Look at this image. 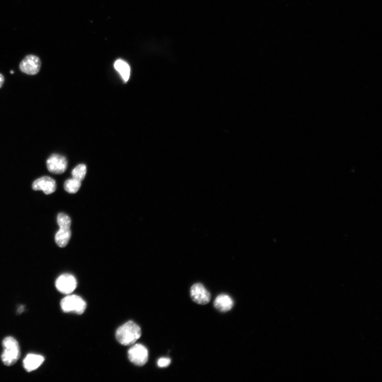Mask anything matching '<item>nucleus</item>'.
<instances>
[{
	"label": "nucleus",
	"mask_w": 382,
	"mask_h": 382,
	"mask_svg": "<svg viewBox=\"0 0 382 382\" xmlns=\"http://www.w3.org/2000/svg\"><path fill=\"white\" fill-rule=\"evenodd\" d=\"M141 330L134 322L129 321L118 328L116 338L124 345L134 344L141 337Z\"/></svg>",
	"instance_id": "1"
},
{
	"label": "nucleus",
	"mask_w": 382,
	"mask_h": 382,
	"mask_svg": "<svg viewBox=\"0 0 382 382\" xmlns=\"http://www.w3.org/2000/svg\"><path fill=\"white\" fill-rule=\"evenodd\" d=\"M4 352L2 359L6 366H12L21 357V349L19 342L12 337H6L3 341Z\"/></svg>",
	"instance_id": "2"
},
{
	"label": "nucleus",
	"mask_w": 382,
	"mask_h": 382,
	"mask_svg": "<svg viewBox=\"0 0 382 382\" xmlns=\"http://www.w3.org/2000/svg\"><path fill=\"white\" fill-rule=\"evenodd\" d=\"M61 306L65 313L73 312L82 314L85 311L87 304L83 299L77 295H69L63 299L61 302Z\"/></svg>",
	"instance_id": "3"
},
{
	"label": "nucleus",
	"mask_w": 382,
	"mask_h": 382,
	"mask_svg": "<svg viewBox=\"0 0 382 382\" xmlns=\"http://www.w3.org/2000/svg\"><path fill=\"white\" fill-rule=\"evenodd\" d=\"M42 62L40 58L35 55H28L22 61L20 69L22 72L28 75L38 74L41 68Z\"/></svg>",
	"instance_id": "4"
},
{
	"label": "nucleus",
	"mask_w": 382,
	"mask_h": 382,
	"mask_svg": "<svg viewBox=\"0 0 382 382\" xmlns=\"http://www.w3.org/2000/svg\"><path fill=\"white\" fill-rule=\"evenodd\" d=\"M148 351L142 344L133 345L128 352L129 360L137 366H143L148 360Z\"/></svg>",
	"instance_id": "5"
},
{
	"label": "nucleus",
	"mask_w": 382,
	"mask_h": 382,
	"mask_svg": "<svg viewBox=\"0 0 382 382\" xmlns=\"http://www.w3.org/2000/svg\"><path fill=\"white\" fill-rule=\"evenodd\" d=\"M48 171L54 174H62L68 168V161L66 158L59 154H53L46 161Z\"/></svg>",
	"instance_id": "6"
},
{
	"label": "nucleus",
	"mask_w": 382,
	"mask_h": 382,
	"mask_svg": "<svg viewBox=\"0 0 382 382\" xmlns=\"http://www.w3.org/2000/svg\"><path fill=\"white\" fill-rule=\"evenodd\" d=\"M56 286L60 292L64 294H70L76 288L77 281L73 275L65 274L58 277L56 280Z\"/></svg>",
	"instance_id": "7"
},
{
	"label": "nucleus",
	"mask_w": 382,
	"mask_h": 382,
	"mask_svg": "<svg viewBox=\"0 0 382 382\" xmlns=\"http://www.w3.org/2000/svg\"><path fill=\"white\" fill-rule=\"evenodd\" d=\"M190 296L194 302L206 305L211 300V295L205 286L200 283L193 285L190 289Z\"/></svg>",
	"instance_id": "8"
},
{
	"label": "nucleus",
	"mask_w": 382,
	"mask_h": 382,
	"mask_svg": "<svg viewBox=\"0 0 382 382\" xmlns=\"http://www.w3.org/2000/svg\"><path fill=\"white\" fill-rule=\"evenodd\" d=\"M35 191H43L45 194H51L57 190L56 180L49 176H43L35 180L32 185Z\"/></svg>",
	"instance_id": "9"
},
{
	"label": "nucleus",
	"mask_w": 382,
	"mask_h": 382,
	"mask_svg": "<svg viewBox=\"0 0 382 382\" xmlns=\"http://www.w3.org/2000/svg\"><path fill=\"white\" fill-rule=\"evenodd\" d=\"M44 361L43 356L31 354L28 355L24 360L23 366L26 371L31 372L38 369Z\"/></svg>",
	"instance_id": "10"
},
{
	"label": "nucleus",
	"mask_w": 382,
	"mask_h": 382,
	"mask_svg": "<svg viewBox=\"0 0 382 382\" xmlns=\"http://www.w3.org/2000/svg\"><path fill=\"white\" fill-rule=\"evenodd\" d=\"M234 306V301L226 294H221L215 299L214 306L221 312H227Z\"/></svg>",
	"instance_id": "11"
},
{
	"label": "nucleus",
	"mask_w": 382,
	"mask_h": 382,
	"mask_svg": "<svg viewBox=\"0 0 382 382\" xmlns=\"http://www.w3.org/2000/svg\"><path fill=\"white\" fill-rule=\"evenodd\" d=\"M71 238L70 229L60 228L56 234L55 240L58 246L65 247L69 243Z\"/></svg>",
	"instance_id": "12"
},
{
	"label": "nucleus",
	"mask_w": 382,
	"mask_h": 382,
	"mask_svg": "<svg viewBox=\"0 0 382 382\" xmlns=\"http://www.w3.org/2000/svg\"><path fill=\"white\" fill-rule=\"evenodd\" d=\"M114 68L120 74L124 82L128 81L130 76V68L126 62L118 60L115 62Z\"/></svg>",
	"instance_id": "13"
},
{
	"label": "nucleus",
	"mask_w": 382,
	"mask_h": 382,
	"mask_svg": "<svg viewBox=\"0 0 382 382\" xmlns=\"http://www.w3.org/2000/svg\"><path fill=\"white\" fill-rule=\"evenodd\" d=\"M81 186V181L74 178L66 180L64 185L65 190L71 194L76 193Z\"/></svg>",
	"instance_id": "14"
},
{
	"label": "nucleus",
	"mask_w": 382,
	"mask_h": 382,
	"mask_svg": "<svg viewBox=\"0 0 382 382\" xmlns=\"http://www.w3.org/2000/svg\"><path fill=\"white\" fill-rule=\"evenodd\" d=\"M87 173V167L85 164H80L76 166L72 172L73 178L81 181Z\"/></svg>",
	"instance_id": "15"
},
{
	"label": "nucleus",
	"mask_w": 382,
	"mask_h": 382,
	"mask_svg": "<svg viewBox=\"0 0 382 382\" xmlns=\"http://www.w3.org/2000/svg\"><path fill=\"white\" fill-rule=\"evenodd\" d=\"M57 223L60 228L70 229L71 220L67 214L60 213L57 216Z\"/></svg>",
	"instance_id": "16"
},
{
	"label": "nucleus",
	"mask_w": 382,
	"mask_h": 382,
	"mask_svg": "<svg viewBox=\"0 0 382 382\" xmlns=\"http://www.w3.org/2000/svg\"><path fill=\"white\" fill-rule=\"evenodd\" d=\"M171 360L169 358H161L158 360V366L160 368H167L171 364Z\"/></svg>",
	"instance_id": "17"
},
{
	"label": "nucleus",
	"mask_w": 382,
	"mask_h": 382,
	"mask_svg": "<svg viewBox=\"0 0 382 382\" xmlns=\"http://www.w3.org/2000/svg\"><path fill=\"white\" fill-rule=\"evenodd\" d=\"M5 83V77L0 74V88H2Z\"/></svg>",
	"instance_id": "18"
},
{
	"label": "nucleus",
	"mask_w": 382,
	"mask_h": 382,
	"mask_svg": "<svg viewBox=\"0 0 382 382\" xmlns=\"http://www.w3.org/2000/svg\"><path fill=\"white\" fill-rule=\"evenodd\" d=\"M11 74H14V72H13V71H11Z\"/></svg>",
	"instance_id": "19"
}]
</instances>
